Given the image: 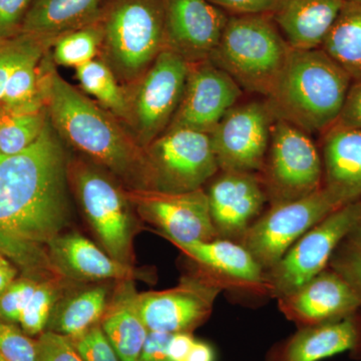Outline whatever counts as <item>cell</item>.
Returning <instances> with one entry per match:
<instances>
[{"label":"cell","mask_w":361,"mask_h":361,"mask_svg":"<svg viewBox=\"0 0 361 361\" xmlns=\"http://www.w3.org/2000/svg\"><path fill=\"white\" fill-rule=\"evenodd\" d=\"M108 304V289L103 285L87 287L66 298H59L52 310L47 330L71 341L80 338L101 324Z\"/></svg>","instance_id":"obj_26"},{"label":"cell","mask_w":361,"mask_h":361,"mask_svg":"<svg viewBox=\"0 0 361 361\" xmlns=\"http://www.w3.org/2000/svg\"><path fill=\"white\" fill-rule=\"evenodd\" d=\"M68 178L104 250L123 264L134 266L135 226L127 190L102 169L85 161L68 166Z\"/></svg>","instance_id":"obj_6"},{"label":"cell","mask_w":361,"mask_h":361,"mask_svg":"<svg viewBox=\"0 0 361 361\" xmlns=\"http://www.w3.org/2000/svg\"><path fill=\"white\" fill-rule=\"evenodd\" d=\"M39 281L32 278L14 280L0 296V318L6 322L18 323L21 313L35 291Z\"/></svg>","instance_id":"obj_35"},{"label":"cell","mask_w":361,"mask_h":361,"mask_svg":"<svg viewBox=\"0 0 361 361\" xmlns=\"http://www.w3.org/2000/svg\"><path fill=\"white\" fill-rule=\"evenodd\" d=\"M360 342L357 325L351 317L305 326L285 346L282 361H320L353 350Z\"/></svg>","instance_id":"obj_25"},{"label":"cell","mask_w":361,"mask_h":361,"mask_svg":"<svg viewBox=\"0 0 361 361\" xmlns=\"http://www.w3.org/2000/svg\"><path fill=\"white\" fill-rule=\"evenodd\" d=\"M243 90L209 59L190 63L182 99L168 130L189 129L210 134Z\"/></svg>","instance_id":"obj_15"},{"label":"cell","mask_w":361,"mask_h":361,"mask_svg":"<svg viewBox=\"0 0 361 361\" xmlns=\"http://www.w3.org/2000/svg\"><path fill=\"white\" fill-rule=\"evenodd\" d=\"M351 82L322 49H291L264 99L276 120L310 135L323 134L338 120Z\"/></svg>","instance_id":"obj_3"},{"label":"cell","mask_w":361,"mask_h":361,"mask_svg":"<svg viewBox=\"0 0 361 361\" xmlns=\"http://www.w3.org/2000/svg\"><path fill=\"white\" fill-rule=\"evenodd\" d=\"M229 14H270L277 0H209Z\"/></svg>","instance_id":"obj_41"},{"label":"cell","mask_w":361,"mask_h":361,"mask_svg":"<svg viewBox=\"0 0 361 361\" xmlns=\"http://www.w3.org/2000/svg\"><path fill=\"white\" fill-rule=\"evenodd\" d=\"M99 23L104 61L126 84H134L167 49L164 0H115Z\"/></svg>","instance_id":"obj_5"},{"label":"cell","mask_w":361,"mask_h":361,"mask_svg":"<svg viewBox=\"0 0 361 361\" xmlns=\"http://www.w3.org/2000/svg\"><path fill=\"white\" fill-rule=\"evenodd\" d=\"M147 190L188 193L219 171L210 135L189 129L168 130L144 149Z\"/></svg>","instance_id":"obj_7"},{"label":"cell","mask_w":361,"mask_h":361,"mask_svg":"<svg viewBox=\"0 0 361 361\" xmlns=\"http://www.w3.org/2000/svg\"><path fill=\"white\" fill-rule=\"evenodd\" d=\"M361 222V202L341 207L297 240L265 275L266 284L276 298L293 293L324 270L332 252Z\"/></svg>","instance_id":"obj_10"},{"label":"cell","mask_w":361,"mask_h":361,"mask_svg":"<svg viewBox=\"0 0 361 361\" xmlns=\"http://www.w3.org/2000/svg\"><path fill=\"white\" fill-rule=\"evenodd\" d=\"M172 334L149 331L137 361H172L168 355V343Z\"/></svg>","instance_id":"obj_42"},{"label":"cell","mask_w":361,"mask_h":361,"mask_svg":"<svg viewBox=\"0 0 361 361\" xmlns=\"http://www.w3.org/2000/svg\"><path fill=\"white\" fill-rule=\"evenodd\" d=\"M82 90L96 97L97 101L114 116L125 121L127 116V97L118 85V78L104 61L92 59L75 68Z\"/></svg>","instance_id":"obj_29"},{"label":"cell","mask_w":361,"mask_h":361,"mask_svg":"<svg viewBox=\"0 0 361 361\" xmlns=\"http://www.w3.org/2000/svg\"><path fill=\"white\" fill-rule=\"evenodd\" d=\"M68 166L49 120L25 151L0 154V254L44 279L65 278L52 266L47 247L70 220Z\"/></svg>","instance_id":"obj_1"},{"label":"cell","mask_w":361,"mask_h":361,"mask_svg":"<svg viewBox=\"0 0 361 361\" xmlns=\"http://www.w3.org/2000/svg\"><path fill=\"white\" fill-rule=\"evenodd\" d=\"M52 44L51 40L26 33L0 39V101L13 71L28 59L44 56Z\"/></svg>","instance_id":"obj_32"},{"label":"cell","mask_w":361,"mask_h":361,"mask_svg":"<svg viewBox=\"0 0 361 361\" xmlns=\"http://www.w3.org/2000/svg\"><path fill=\"white\" fill-rule=\"evenodd\" d=\"M167 49L188 63L210 58L230 14L209 0H164Z\"/></svg>","instance_id":"obj_16"},{"label":"cell","mask_w":361,"mask_h":361,"mask_svg":"<svg viewBox=\"0 0 361 361\" xmlns=\"http://www.w3.org/2000/svg\"><path fill=\"white\" fill-rule=\"evenodd\" d=\"M32 0H0V39L20 33Z\"/></svg>","instance_id":"obj_38"},{"label":"cell","mask_w":361,"mask_h":361,"mask_svg":"<svg viewBox=\"0 0 361 361\" xmlns=\"http://www.w3.org/2000/svg\"><path fill=\"white\" fill-rule=\"evenodd\" d=\"M49 260L61 276L77 281H135L146 273L123 264L78 233L59 235L47 247Z\"/></svg>","instance_id":"obj_19"},{"label":"cell","mask_w":361,"mask_h":361,"mask_svg":"<svg viewBox=\"0 0 361 361\" xmlns=\"http://www.w3.org/2000/svg\"><path fill=\"white\" fill-rule=\"evenodd\" d=\"M103 0H32L20 33L54 42L99 18Z\"/></svg>","instance_id":"obj_23"},{"label":"cell","mask_w":361,"mask_h":361,"mask_svg":"<svg viewBox=\"0 0 361 361\" xmlns=\"http://www.w3.org/2000/svg\"><path fill=\"white\" fill-rule=\"evenodd\" d=\"M49 122L47 111L13 110L0 106V154L16 155L39 139Z\"/></svg>","instance_id":"obj_28"},{"label":"cell","mask_w":361,"mask_h":361,"mask_svg":"<svg viewBox=\"0 0 361 361\" xmlns=\"http://www.w3.org/2000/svg\"><path fill=\"white\" fill-rule=\"evenodd\" d=\"M45 56L42 61V94L56 134L97 167L108 170L128 190H147L144 149L134 135L116 116L66 82Z\"/></svg>","instance_id":"obj_2"},{"label":"cell","mask_w":361,"mask_h":361,"mask_svg":"<svg viewBox=\"0 0 361 361\" xmlns=\"http://www.w3.org/2000/svg\"><path fill=\"white\" fill-rule=\"evenodd\" d=\"M350 236L351 242H353V247L361 253V222L356 226L355 230L349 234Z\"/></svg>","instance_id":"obj_46"},{"label":"cell","mask_w":361,"mask_h":361,"mask_svg":"<svg viewBox=\"0 0 361 361\" xmlns=\"http://www.w3.org/2000/svg\"><path fill=\"white\" fill-rule=\"evenodd\" d=\"M334 125L361 129V80L349 87L338 120Z\"/></svg>","instance_id":"obj_40"},{"label":"cell","mask_w":361,"mask_h":361,"mask_svg":"<svg viewBox=\"0 0 361 361\" xmlns=\"http://www.w3.org/2000/svg\"><path fill=\"white\" fill-rule=\"evenodd\" d=\"M0 361H6V360H4V357H2V356H1V355H0Z\"/></svg>","instance_id":"obj_49"},{"label":"cell","mask_w":361,"mask_h":361,"mask_svg":"<svg viewBox=\"0 0 361 361\" xmlns=\"http://www.w3.org/2000/svg\"><path fill=\"white\" fill-rule=\"evenodd\" d=\"M213 348L203 341H195L186 361H214Z\"/></svg>","instance_id":"obj_44"},{"label":"cell","mask_w":361,"mask_h":361,"mask_svg":"<svg viewBox=\"0 0 361 361\" xmlns=\"http://www.w3.org/2000/svg\"><path fill=\"white\" fill-rule=\"evenodd\" d=\"M260 178L271 206L298 200L323 184V165L310 135L283 120L275 121Z\"/></svg>","instance_id":"obj_8"},{"label":"cell","mask_w":361,"mask_h":361,"mask_svg":"<svg viewBox=\"0 0 361 361\" xmlns=\"http://www.w3.org/2000/svg\"><path fill=\"white\" fill-rule=\"evenodd\" d=\"M73 342L84 361H121L101 324Z\"/></svg>","instance_id":"obj_37"},{"label":"cell","mask_w":361,"mask_h":361,"mask_svg":"<svg viewBox=\"0 0 361 361\" xmlns=\"http://www.w3.org/2000/svg\"><path fill=\"white\" fill-rule=\"evenodd\" d=\"M344 206L326 188L298 199L271 206L254 221L242 245L250 252L263 270L279 262L292 245L332 212Z\"/></svg>","instance_id":"obj_11"},{"label":"cell","mask_w":361,"mask_h":361,"mask_svg":"<svg viewBox=\"0 0 361 361\" xmlns=\"http://www.w3.org/2000/svg\"><path fill=\"white\" fill-rule=\"evenodd\" d=\"M291 49L270 14H230L209 61L243 92L267 97Z\"/></svg>","instance_id":"obj_4"},{"label":"cell","mask_w":361,"mask_h":361,"mask_svg":"<svg viewBox=\"0 0 361 361\" xmlns=\"http://www.w3.org/2000/svg\"><path fill=\"white\" fill-rule=\"evenodd\" d=\"M345 0H277L271 18L292 49H320Z\"/></svg>","instance_id":"obj_21"},{"label":"cell","mask_w":361,"mask_h":361,"mask_svg":"<svg viewBox=\"0 0 361 361\" xmlns=\"http://www.w3.org/2000/svg\"><path fill=\"white\" fill-rule=\"evenodd\" d=\"M0 355L6 361H37V341L0 318Z\"/></svg>","instance_id":"obj_34"},{"label":"cell","mask_w":361,"mask_h":361,"mask_svg":"<svg viewBox=\"0 0 361 361\" xmlns=\"http://www.w3.org/2000/svg\"><path fill=\"white\" fill-rule=\"evenodd\" d=\"M63 279L66 278H52L42 280L37 284L18 322L27 336H40L45 331L52 310L59 299V292L63 289Z\"/></svg>","instance_id":"obj_33"},{"label":"cell","mask_w":361,"mask_h":361,"mask_svg":"<svg viewBox=\"0 0 361 361\" xmlns=\"http://www.w3.org/2000/svg\"><path fill=\"white\" fill-rule=\"evenodd\" d=\"M44 56L28 59L13 71L0 106L13 110H44L42 87V61Z\"/></svg>","instance_id":"obj_30"},{"label":"cell","mask_w":361,"mask_h":361,"mask_svg":"<svg viewBox=\"0 0 361 361\" xmlns=\"http://www.w3.org/2000/svg\"><path fill=\"white\" fill-rule=\"evenodd\" d=\"M177 247L217 281L255 288L266 283L264 270L242 244L217 238Z\"/></svg>","instance_id":"obj_22"},{"label":"cell","mask_w":361,"mask_h":361,"mask_svg":"<svg viewBox=\"0 0 361 361\" xmlns=\"http://www.w3.org/2000/svg\"><path fill=\"white\" fill-rule=\"evenodd\" d=\"M190 63L164 49L148 71L134 82L127 97L125 121L142 149L168 130L182 99Z\"/></svg>","instance_id":"obj_9"},{"label":"cell","mask_w":361,"mask_h":361,"mask_svg":"<svg viewBox=\"0 0 361 361\" xmlns=\"http://www.w3.org/2000/svg\"><path fill=\"white\" fill-rule=\"evenodd\" d=\"M16 274H18V270L11 263L0 265V296L16 280Z\"/></svg>","instance_id":"obj_45"},{"label":"cell","mask_w":361,"mask_h":361,"mask_svg":"<svg viewBox=\"0 0 361 361\" xmlns=\"http://www.w3.org/2000/svg\"><path fill=\"white\" fill-rule=\"evenodd\" d=\"M195 342L189 332L172 334L168 343V355L172 361H186Z\"/></svg>","instance_id":"obj_43"},{"label":"cell","mask_w":361,"mask_h":361,"mask_svg":"<svg viewBox=\"0 0 361 361\" xmlns=\"http://www.w3.org/2000/svg\"><path fill=\"white\" fill-rule=\"evenodd\" d=\"M128 198L142 220L155 226L178 245L219 238L203 189L169 194L148 190H127Z\"/></svg>","instance_id":"obj_14"},{"label":"cell","mask_w":361,"mask_h":361,"mask_svg":"<svg viewBox=\"0 0 361 361\" xmlns=\"http://www.w3.org/2000/svg\"><path fill=\"white\" fill-rule=\"evenodd\" d=\"M221 290L209 275L186 276L174 288L135 293V304L149 331L191 334L209 317Z\"/></svg>","instance_id":"obj_13"},{"label":"cell","mask_w":361,"mask_h":361,"mask_svg":"<svg viewBox=\"0 0 361 361\" xmlns=\"http://www.w3.org/2000/svg\"><path fill=\"white\" fill-rule=\"evenodd\" d=\"M275 121L265 99L233 106L209 134L219 170L260 172Z\"/></svg>","instance_id":"obj_12"},{"label":"cell","mask_w":361,"mask_h":361,"mask_svg":"<svg viewBox=\"0 0 361 361\" xmlns=\"http://www.w3.org/2000/svg\"><path fill=\"white\" fill-rule=\"evenodd\" d=\"M322 135L323 184L343 205L361 196V129L334 125Z\"/></svg>","instance_id":"obj_20"},{"label":"cell","mask_w":361,"mask_h":361,"mask_svg":"<svg viewBox=\"0 0 361 361\" xmlns=\"http://www.w3.org/2000/svg\"><path fill=\"white\" fill-rule=\"evenodd\" d=\"M350 1L358 2V4H361V0H350Z\"/></svg>","instance_id":"obj_48"},{"label":"cell","mask_w":361,"mask_h":361,"mask_svg":"<svg viewBox=\"0 0 361 361\" xmlns=\"http://www.w3.org/2000/svg\"><path fill=\"white\" fill-rule=\"evenodd\" d=\"M320 49L351 80H361V4L345 0Z\"/></svg>","instance_id":"obj_27"},{"label":"cell","mask_w":361,"mask_h":361,"mask_svg":"<svg viewBox=\"0 0 361 361\" xmlns=\"http://www.w3.org/2000/svg\"><path fill=\"white\" fill-rule=\"evenodd\" d=\"M8 263L11 262H9L4 256H2L1 254H0V265L8 264Z\"/></svg>","instance_id":"obj_47"},{"label":"cell","mask_w":361,"mask_h":361,"mask_svg":"<svg viewBox=\"0 0 361 361\" xmlns=\"http://www.w3.org/2000/svg\"><path fill=\"white\" fill-rule=\"evenodd\" d=\"M287 317L304 326L350 317L361 300L336 272L322 271L293 293L279 299Z\"/></svg>","instance_id":"obj_18"},{"label":"cell","mask_w":361,"mask_h":361,"mask_svg":"<svg viewBox=\"0 0 361 361\" xmlns=\"http://www.w3.org/2000/svg\"><path fill=\"white\" fill-rule=\"evenodd\" d=\"M37 343V361H84L73 341L51 330L40 334Z\"/></svg>","instance_id":"obj_36"},{"label":"cell","mask_w":361,"mask_h":361,"mask_svg":"<svg viewBox=\"0 0 361 361\" xmlns=\"http://www.w3.org/2000/svg\"><path fill=\"white\" fill-rule=\"evenodd\" d=\"M211 217L219 238H242L267 201L256 173L221 171L208 192Z\"/></svg>","instance_id":"obj_17"},{"label":"cell","mask_w":361,"mask_h":361,"mask_svg":"<svg viewBox=\"0 0 361 361\" xmlns=\"http://www.w3.org/2000/svg\"><path fill=\"white\" fill-rule=\"evenodd\" d=\"M134 281H122L109 301L101 326L121 361H137L149 330L135 304Z\"/></svg>","instance_id":"obj_24"},{"label":"cell","mask_w":361,"mask_h":361,"mask_svg":"<svg viewBox=\"0 0 361 361\" xmlns=\"http://www.w3.org/2000/svg\"><path fill=\"white\" fill-rule=\"evenodd\" d=\"M337 274L341 275L355 290L361 300V253L350 248L345 254L334 259L332 262Z\"/></svg>","instance_id":"obj_39"},{"label":"cell","mask_w":361,"mask_h":361,"mask_svg":"<svg viewBox=\"0 0 361 361\" xmlns=\"http://www.w3.org/2000/svg\"><path fill=\"white\" fill-rule=\"evenodd\" d=\"M103 33L99 20L61 35L54 42L52 59L56 65L80 68L101 51Z\"/></svg>","instance_id":"obj_31"}]
</instances>
